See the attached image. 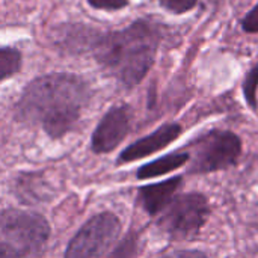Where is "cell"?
<instances>
[{
    "label": "cell",
    "mask_w": 258,
    "mask_h": 258,
    "mask_svg": "<svg viewBox=\"0 0 258 258\" xmlns=\"http://www.w3.org/2000/svg\"><path fill=\"white\" fill-rule=\"evenodd\" d=\"M180 135H181V127L178 124H175V122L165 124V125L159 127L156 132H153L151 135H148V136L133 142L132 145H128L121 153L119 163H127V162H133V160L147 157V156L168 147Z\"/></svg>",
    "instance_id": "8"
},
{
    "label": "cell",
    "mask_w": 258,
    "mask_h": 258,
    "mask_svg": "<svg viewBox=\"0 0 258 258\" xmlns=\"http://www.w3.org/2000/svg\"><path fill=\"white\" fill-rule=\"evenodd\" d=\"M160 5L172 14H184L198 5V0H160Z\"/></svg>",
    "instance_id": "13"
},
{
    "label": "cell",
    "mask_w": 258,
    "mask_h": 258,
    "mask_svg": "<svg viewBox=\"0 0 258 258\" xmlns=\"http://www.w3.org/2000/svg\"><path fill=\"white\" fill-rule=\"evenodd\" d=\"M88 3L95 9L104 11H118L128 5V0H88Z\"/></svg>",
    "instance_id": "14"
},
{
    "label": "cell",
    "mask_w": 258,
    "mask_h": 258,
    "mask_svg": "<svg viewBox=\"0 0 258 258\" xmlns=\"http://www.w3.org/2000/svg\"><path fill=\"white\" fill-rule=\"evenodd\" d=\"M242 29L246 33H257L258 32V3L242 20Z\"/></svg>",
    "instance_id": "15"
},
{
    "label": "cell",
    "mask_w": 258,
    "mask_h": 258,
    "mask_svg": "<svg viewBox=\"0 0 258 258\" xmlns=\"http://www.w3.org/2000/svg\"><path fill=\"white\" fill-rule=\"evenodd\" d=\"M257 88H258V63H255L245 77L243 82V95L248 104L255 109L257 107Z\"/></svg>",
    "instance_id": "12"
},
{
    "label": "cell",
    "mask_w": 258,
    "mask_h": 258,
    "mask_svg": "<svg viewBox=\"0 0 258 258\" xmlns=\"http://www.w3.org/2000/svg\"><path fill=\"white\" fill-rule=\"evenodd\" d=\"M162 39L157 24L138 20L128 27L101 36L95 44L97 60L125 86L142 82L154 63Z\"/></svg>",
    "instance_id": "2"
},
{
    "label": "cell",
    "mask_w": 258,
    "mask_h": 258,
    "mask_svg": "<svg viewBox=\"0 0 258 258\" xmlns=\"http://www.w3.org/2000/svg\"><path fill=\"white\" fill-rule=\"evenodd\" d=\"M119 219L109 212L91 218L70 240L65 258H100L118 239Z\"/></svg>",
    "instance_id": "4"
},
{
    "label": "cell",
    "mask_w": 258,
    "mask_h": 258,
    "mask_svg": "<svg viewBox=\"0 0 258 258\" xmlns=\"http://www.w3.org/2000/svg\"><path fill=\"white\" fill-rule=\"evenodd\" d=\"M88 100L89 88L80 77L70 73L45 74L24 89L17 104V116L41 124L51 138H62L77 122Z\"/></svg>",
    "instance_id": "1"
},
{
    "label": "cell",
    "mask_w": 258,
    "mask_h": 258,
    "mask_svg": "<svg viewBox=\"0 0 258 258\" xmlns=\"http://www.w3.org/2000/svg\"><path fill=\"white\" fill-rule=\"evenodd\" d=\"M21 68V53L14 47H0V82L17 74Z\"/></svg>",
    "instance_id": "11"
},
{
    "label": "cell",
    "mask_w": 258,
    "mask_h": 258,
    "mask_svg": "<svg viewBox=\"0 0 258 258\" xmlns=\"http://www.w3.org/2000/svg\"><path fill=\"white\" fill-rule=\"evenodd\" d=\"M183 178L181 177H174L166 181L157 183V184H150L144 186L139 190V198L144 206V209L150 215H157L162 210L168 207V204L174 200V194L180 187Z\"/></svg>",
    "instance_id": "9"
},
{
    "label": "cell",
    "mask_w": 258,
    "mask_h": 258,
    "mask_svg": "<svg viewBox=\"0 0 258 258\" xmlns=\"http://www.w3.org/2000/svg\"><path fill=\"white\" fill-rule=\"evenodd\" d=\"M210 215L209 201L201 194H186L172 200L163 210L159 225L172 236L197 234Z\"/></svg>",
    "instance_id": "6"
},
{
    "label": "cell",
    "mask_w": 258,
    "mask_h": 258,
    "mask_svg": "<svg viewBox=\"0 0 258 258\" xmlns=\"http://www.w3.org/2000/svg\"><path fill=\"white\" fill-rule=\"evenodd\" d=\"M0 236L20 257L38 255L48 237L50 227L45 218L27 210H5L0 213Z\"/></svg>",
    "instance_id": "3"
},
{
    "label": "cell",
    "mask_w": 258,
    "mask_h": 258,
    "mask_svg": "<svg viewBox=\"0 0 258 258\" xmlns=\"http://www.w3.org/2000/svg\"><path fill=\"white\" fill-rule=\"evenodd\" d=\"M189 153H172L165 157H160L151 163H147L139 168L138 171V178L139 180H147L153 177H159L168 172H172L178 168H181L186 162H189Z\"/></svg>",
    "instance_id": "10"
},
{
    "label": "cell",
    "mask_w": 258,
    "mask_h": 258,
    "mask_svg": "<svg viewBox=\"0 0 258 258\" xmlns=\"http://www.w3.org/2000/svg\"><path fill=\"white\" fill-rule=\"evenodd\" d=\"M130 128V109L127 106L112 107L97 125L92 135V150L97 154L115 150L127 136Z\"/></svg>",
    "instance_id": "7"
},
{
    "label": "cell",
    "mask_w": 258,
    "mask_h": 258,
    "mask_svg": "<svg viewBox=\"0 0 258 258\" xmlns=\"http://www.w3.org/2000/svg\"><path fill=\"white\" fill-rule=\"evenodd\" d=\"M0 258H20V254L6 242H0Z\"/></svg>",
    "instance_id": "17"
},
{
    "label": "cell",
    "mask_w": 258,
    "mask_h": 258,
    "mask_svg": "<svg viewBox=\"0 0 258 258\" xmlns=\"http://www.w3.org/2000/svg\"><path fill=\"white\" fill-rule=\"evenodd\" d=\"M162 258H210L201 251H174Z\"/></svg>",
    "instance_id": "16"
},
{
    "label": "cell",
    "mask_w": 258,
    "mask_h": 258,
    "mask_svg": "<svg viewBox=\"0 0 258 258\" xmlns=\"http://www.w3.org/2000/svg\"><path fill=\"white\" fill-rule=\"evenodd\" d=\"M242 151L237 135L228 130H213L197 141L192 171L198 174L216 172L233 166Z\"/></svg>",
    "instance_id": "5"
}]
</instances>
